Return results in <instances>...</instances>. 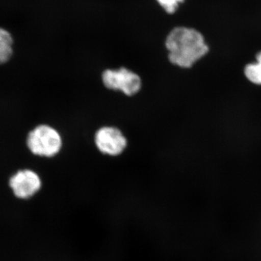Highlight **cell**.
<instances>
[{"instance_id":"1","label":"cell","mask_w":261,"mask_h":261,"mask_svg":"<svg viewBox=\"0 0 261 261\" xmlns=\"http://www.w3.org/2000/svg\"><path fill=\"white\" fill-rule=\"evenodd\" d=\"M168 61L181 68H190L208 53L203 35L195 29L178 27L166 37Z\"/></svg>"},{"instance_id":"2","label":"cell","mask_w":261,"mask_h":261,"mask_svg":"<svg viewBox=\"0 0 261 261\" xmlns=\"http://www.w3.org/2000/svg\"><path fill=\"white\" fill-rule=\"evenodd\" d=\"M5 186L11 198L29 203L40 197L45 189L42 175L32 168H20L10 173Z\"/></svg>"},{"instance_id":"3","label":"cell","mask_w":261,"mask_h":261,"mask_svg":"<svg viewBox=\"0 0 261 261\" xmlns=\"http://www.w3.org/2000/svg\"><path fill=\"white\" fill-rule=\"evenodd\" d=\"M63 138L60 132L50 125L42 123L27 134L25 146L29 152L41 159H53L61 152Z\"/></svg>"},{"instance_id":"4","label":"cell","mask_w":261,"mask_h":261,"mask_svg":"<svg viewBox=\"0 0 261 261\" xmlns=\"http://www.w3.org/2000/svg\"><path fill=\"white\" fill-rule=\"evenodd\" d=\"M102 82L106 88L120 91L128 97L138 94L142 87L140 75L125 67L105 70L102 73Z\"/></svg>"},{"instance_id":"5","label":"cell","mask_w":261,"mask_h":261,"mask_svg":"<svg viewBox=\"0 0 261 261\" xmlns=\"http://www.w3.org/2000/svg\"><path fill=\"white\" fill-rule=\"evenodd\" d=\"M94 141L98 150L110 157L121 155L128 145L126 137L123 132L113 126L99 128L95 132Z\"/></svg>"},{"instance_id":"6","label":"cell","mask_w":261,"mask_h":261,"mask_svg":"<svg viewBox=\"0 0 261 261\" xmlns=\"http://www.w3.org/2000/svg\"><path fill=\"white\" fill-rule=\"evenodd\" d=\"M14 39L8 30L0 28V66L9 63L14 56Z\"/></svg>"},{"instance_id":"7","label":"cell","mask_w":261,"mask_h":261,"mask_svg":"<svg viewBox=\"0 0 261 261\" xmlns=\"http://www.w3.org/2000/svg\"><path fill=\"white\" fill-rule=\"evenodd\" d=\"M256 62L250 63L245 66V76L251 83L261 85V51L256 55Z\"/></svg>"},{"instance_id":"8","label":"cell","mask_w":261,"mask_h":261,"mask_svg":"<svg viewBox=\"0 0 261 261\" xmlns=\"http://www.w3.org/2000/svg\"><path fill=\"white\" fill-rule=\"evenodd\" d=\"M160 6L168 14H173L185 0H156Z\"/></svg>"}]
</instances>
